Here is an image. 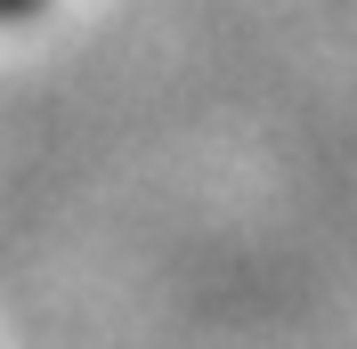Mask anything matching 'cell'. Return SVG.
Listing matches in <instances>:
<instances>
[{
    "instance_id": "obj_1",
    "label": "cell",
    "mask_w": 357,
    "mask_h": 349,
    "mask_svg": "<svg viewBox=\"0 0 357 349\" xmlns=\"http://www.w3.org/2000/svg\"><path fill=\"white\" fill-rule=\"evenodd\" d=\"M33 8H49V0H0V24H24Z\"/></svg>"
}]
</instances>
